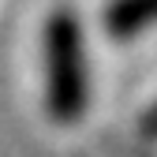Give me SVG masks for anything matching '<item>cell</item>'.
<instances>
[{
	"instance_id": "obj_2",
	"label": "cell",
	"mask_w": 157,
	"mask_h": 157,
	"mask_svg": "<svg viewBox=\"0 0 157 157\" xmlns=\"http://www.w3.org/2000/svg\"><path fill=\"white\" fill-rule=\"evenodd\" d=\"M157 26V0H112L105 8V30L112 37H135Z\"/></svg>"
},
{
	"instance_id": "obj_1",
	"label": "cell",
	"mask_w": 157,
	"mask_h": 157,
	"mask_svg": "<svg viewBox=\"0 0 157 157\" xmlns=\"http://www.w3.org/2000/svg\"><path fill=\"white\" fill-rule=\"evenodd\" d=\"M45 105L60 124L82 120L90 105L86 37L71 11H56L45 23Z\"/></svg>"
},
{
	"instance_id": "obj_3",
	"label": "cell",
	"mask_w": 157,
	"mask_h": 157,
	"mask_svg": "<svg viewBox=\"0 0 157 157\" xmlns=\"http://www.w3.org/2000/svg\"><path fill=\"white\" fill-rule=\"evenodd\" d=\"M142 131L150 135V139H157V101L150 105V112H146V120H142Z\"/></svg>"
}]
</instances>
